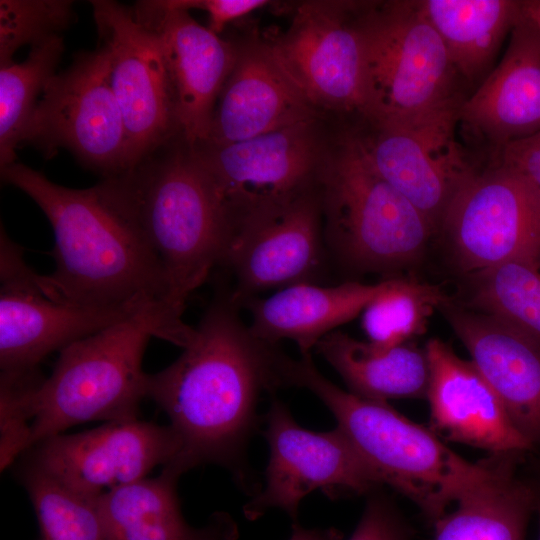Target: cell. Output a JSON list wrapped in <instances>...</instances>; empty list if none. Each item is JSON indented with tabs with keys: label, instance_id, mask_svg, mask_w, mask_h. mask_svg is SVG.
I'll return each mask as SVG.
<instances>
[{
	"label": "cell",
	"instance_id": "obj_1",
	"mask_svg": "<svg viewBox=\"0 0 540 540\" xmlns=\"http://www.w3.org/2000/svg\"><path fill=\"white\" fill-rule=\"evenodd\" d=\"M229 288H220L191 342L168 367L147 374L146 397L167 414L179 449L163 470L180 477L201 464L246 484L244 455L262 392L285 388L288 356L253 334Z\"/></svg>",
	"mask_w": 540,
	"mask_h": 540
},
{
	"label": "cell",
	"instance_id": "obj_2",
	"mask_svg": "<svg viewBox=\"0 0 540 540\" xmlns=\"http://www.w3.org/2000/svg\"><path fill=\"white\" fill-rule=\"evenodd\" d=\"M1 179L27 194L54 234L55 270L43 276L53 299L82 306L128 307L165 322L182 319L150 246L111 179L89 188L58 185L19 162Z\"/></svg>",
	"mask_w": 540,
	"mask_h": 540
},
{
	"label": "cell",
	"instance_id": "obj_3",
	"mask_svg": "<svg viewBox=\"0 0 540 540\" xmlns=\"http://www.w3.org/2000/svg\"><path fill=\"white\" fill-rule=\"evenodd\" d=\"M108 179L160 264L170 306L182 315L188 297L222 265L232 238L214 181L179 134Z\"/></svg>",
	"mask_w": 540,
	"mask_h": 540
},
{
	"label": "cell",
	"instance_id": "obj_4",
	"mask_svg": "<svg viewBox=\"0 0 540 540\" xmlns=\"http://www.w3.org/2000/svg\"><path fill=\"white\" fill-rule=\"evenodd\" d=\"M286 382L315 394L383 484L412 501L431 523L492 471L493 462L467 461L430 427L411 421L387 402L341 389L323 376L311 354L289 358Z\"/></svg>",
	"mask_w": 540,
	"mask_h": 540
},
{
	"label": "cell",
	"instance_id": "obj_5",
	"mask_svg": "<svg viewBox=\"0 0 540 540\" xmlns=\"http://www.w3.org/2000/svg\"><path fill=\"white\" fill-rule=\"evenodd\" d=\"M318 186L329 257L350 271L391 273L411 266L435 233L372 168L352 128L330 142Z\"/></svg>",
	"mask_w": 540,
	"mask_h": 540
},
{
	"label": "cell",
	"instance_id": "obj_6",
	"mask_svg": "<svg viewBox=\"0 0 540 540\" xmlns=\"http://www.w3.org/2000/svg\"><path fill=\"white\" fill-rule=\"evenodd\" d=\"M151 337L167 341L165 326L139 314L62 349L32 394L26 450L83 422L136 420L146 397L142 360Z\"/></svg>",
	"mask_w": 540,
	"mask_h": 540
},
{
	"label": "cell",
	"instance_id": "obj_7",
	"mask_svg": "<svg viewBox=\"0 0 540 540\" xmlns=\"http://www.w3.org/2000/svg\"><path fill=\"white\" fill-rule=\"evenodd\" d=\"M364 56L360 118L393 122L460 107L463 81L420 0L355 1Z\"/></svg>",
	"mask_w": 540,
	"mask_h": 540
},
{
	"label": "cell",
	"instance_id": "obj_8",
	"mask_svg": "<svg viewBox=\"0 0 540 540\" xmlns=\"http://www.w3.org/2000/svg\"><path fill=\"white\" fill-rule=\"evenodd\" d=\"M329 144L318 118L240 142L202 143L193 149L226 205L233 238L248 222L316 187Z\"/></svg>",
	"mask_w": 540,
	"mask_h": 540
},
{
	"label": "cell",
	"instance_id": "obj_9",
	"mask_svg": "<svg viewBox=\"0 0 540 540\" xmlns=\"http://www.w3.org/2000/svg\"><path fill=\"white\" fill-rule=\"evenodd\" d=\"M22 143L34 145L45 156L65 148L104 179L130 170L126 129L102 45L77 54L67 69L51 78Z\"/></svg>",
	"mask_w": 540,
	"mask_h": 540
},
{
	"label": "cell",
	"instance_id": "obj_10",
	"mask_svg": "<svg viewBox=\"0 0 540 540\" xmlns=\"http://www.w3.org/2000/svg\"><path fill=\"white\" fill-rule=\"evenodd\" d=\"M439 230L465 272L516 260L540 264V199L521 174L497 158L462 183Z\"/></svg>",
	"mask_w": 540,
	"mask_h": 540
},
{
	"label": "cell",
	"instance_id": "obj_11",
	"mask_svg": "<svg viewBox=\"0 0 540 540\" xmlns=\"http://www.w3.org/2000/svg\"><path fill=\"white\" fill-rule=\"evenodd\" d=\"M460 107L393 122L361 119L352 128L372 168L439 231L462 183L478 167L455 137Z\"/></svg>",
	"mask_w": 540,
	"mask_h": 540
},
{
	"label": "cell",
	"instance_id": "obj_12",
	"mask_svg": "<svg viewBox=\"0 0 540 540\" xmlns=\"http://www.w3.org/2000/svg\"><path fill=\"white\" fill-rule=\"evenodd\" d=\"M264 436L270 451L265 486L244 506L249 520L272 508L296 519L302 499L317 489L329 495L367 494L384 485L340 428L305 429L279 400L272 402L266 415Z\"/></svg>",
	"mask_w": 540,
	"mask_h": 540
},
{
	"label": "cell",
	"instance_id": "obj_13",
	"mask_svg": "<svg viewBox=\"0 0 540 540\" xmlns=\"http://www.w3.org/2000/svg\"><path fill=\"white\" fill-rule=\"evenodd\" d=\"M139 314L150 313L128 307L82 306L51 298L44 290L42 275L28 267L22 247L1 227V372L35 369L52 352Z\"/></svg>",
	"mask_w": 540,
	"mask_h": 540
},
{
	"label": "cell",
	"instance_id": "obj_14",
	"mask_svg": "<svg viewBox=\"0 0 540 540\" xmlns=\"http://www.w3.org/2000/svg\"><path fill=\"white\" fill-rule=\"evenodd\" d=\"M281 69L321 114L362 113L364 56L355 1H309L266 41Z\"/></svg>",
	"mask_w": 540,
	"mask_h": 540
},
{
	"label": "cell",
	"instance_id": "obj_15",
	"mask_svg": "<svg viewBox=\"0 0 540 540\" xmlns=\"http://www.w3.org/2000/svg\"><path fill=\"white\" fill-rule=\"evenodd\" d=\"M91 5L108 54L132 168L179 134L166 65L158 38L138 21L132 8L110 0H93Z\"/></svg>",
	"mask_w": 540,
	"mask_h": 540
},
{
	"label": "cell",
	"instance_id": "obj_16",
	"mask_svg": "<svg viewBox=\"0 0 540 540\" xmlns=\"http://www.w3.org/2000/svg\"><path fill=\"white\" fill-rule=\"evenodd\" d=\"M328 259L317 185L240 228L222 265L233 275L230 296L241 308L247 300L271 289L317 284Z\"/></svg>",
	"mask_w": 540,
	"mask_h": 540
},
{
	"label": "cell",
	"instance_id": "obj_17",
	"mask_svg": "<svg viewBox=\"0 0 540 540\" xmlns=\"http://www.w3.org/2000/svg\"><path fill=\"white\" fill-rule=\"evenodd\" d=\"M178 449L170 425L136 419L48 437L26 450L21 460L78 494L96 499L146 478L156 466L170 464Z\"/></svg>",
	"mask_w": 540,
	"mask_h": 540
},
{
	"label": "cell",
	"instance_id": "obj_18",
	"mask_svg": "<svg viewBox=\"0 0 540 540\" xmlns=\"http://www.w3.org/2000/svg\"><path fill=\"white\" fill-rule=\"evenodd\" d=\"M132 11L159 40L180 136L191 147L205 143L237 46L167 1H138Z\"/></svg>",
	"mask_w": 540,
	"mask_h": 540
},
{
	"label": "cell",
	"instance_id": "obj_19",
	"mask_svg": "<svg viewBox=\"0 0 540 540\" xmlns=\"http://www.w3.org/2000/svg\"><path fill=\"white\" fill-rule=\"evenodd\" d=\"M426 398L430 428L446 440L495 455H519L533 445L513 424L500 399L471 360L440 339H430Z\"/></svg>",
	"mask_w": 540,
	"mask_h": 540
},
{
	"label": "cell",
	"instance_id": "obj_20",
	"mask_svg": "<svg viewBox=\"0 0 540 540\" xmlns=\"http://www.w3.org/2000/svg\"><path fill=\"white\" fill-rule=\"evenodd\" d=\"M458 124L496 152L540 132V35L525 10L500 62L461 104Z\"/></svg>",
	"mask_w": 540,
	"mask_h": 540
},
{
	"label": "cell",
	"instance_id": "obj_21",
	"mask_svg": "<svg viewBox=\"0 0 540 540\" xmlns=\"http://www.w3.org/2000/svg\"><path fill=\"white\" fill-rule=\"evenodd\" d=\"M513 424L540 445V347L513 328L447 298L439 307Z\"/></svg>",
	"mask_w": 540,
	"mask_h": 540
},
{
	"label": "cell",
	"instance_id": "obj_22",
	"mask_svg": "<svg viewBox=\"0 0 540 540\" xmlns=\"http://www.w3.org/2000/svg\"><path fill=\"white\" fill-rule=\"evenodd\" d=\"M320 116L281 69L266 41L251 40L237 46L205 143L240 142Z\"/></svg>",
	"mask_w": 540,
	"mask_h": 540
},
{
	"label": "cell",
	"instance_id": "obj_23",
	"mask_svg": "<svg viewBox=\"0 0 540 540\" xmlns=\"http://www.w3.org/2000/svg\"><path fill=\"white\" fill-rule=\"evenodd\" d=\"M347 281L335 286L303 283L267 297H254L242 304L251 315L249 325L257 337L271 343L294 341L301 355L311 350L327 334L358 314L387 286Z\"/></svg>",
	"mask_w": 540,
	"mask_h": 540
},
{
	"label": "cell",
	"instance_id": "obj_24",
	"mask_svg": "<svg viewBox=\"0 0 540 540\" xmlns=\"http://www.w3.org/2000/svg\"><path fill=\"white\" fill-rule=\"evenodd\" d=\"M179 477L162 471L120 486L99 498L109 540H235L237 526L228 514L216 513L201 528L182 516L176 492Z\"/></svg>",
	"mask_w": 540,
	"mask_h": 540
},
{
	"label": "cell",
	"instance_id": "obj_25",
	"mask_svg": "<svg viewBox=\"0 0 540 540\" xmlns=\"http://www.w3.org/2000/svg\"><path fill=\"white\" fill-rule=\"evenodd\" d=\"M353 394L374 401L426 397L429 365L425 349L402 344L384 348L333 331L316 345Z\"/></svg>",
	"mask_w": 540,
	"mask_h": 540
},
{
	"label": "cell",
	"instance_id": "obj_26",
	"mask_svg": "<svg viewBox=\"0 0 540 540\" xmlns=\"http://www.w3.org/2000/svg\"><path fill=\"white\" fill-rule=\"evenodd\" d=\"M462 80H483L524 11V0H420Z\"/></svg>",
	"mask_w": 540,
	"mask_h": 540
},
{
	"label": "cell",
	"instance_id": "obj_27",
	"mask_svg": "<svg viewBox=\"0 0 540 540\" xmlns=\"http://www.w3.org/2000/svg\"><path fill=\"white\" fill-rule=\"evenodd\" d=\"M513 456L500 455L490 475L433 523V540L525 539L536 492L515 476Z\"/></svg>",
	"mask_w": 540,
	"mask_h": 540
},
{
	"label": "cell",
	"instance_id": "obj_28",
	"mask_svg": "<svg viewBox=\"0 0 540 540\" xmlns=\"http://www.w3.org/2000/svg\"><path fill=\"white\" fill-rule=\"evenodd\" d=\"M64 51L61 35L30 46L21 62L0 66V169L16 162V149Z\"/></svg>",
	"mask_w": 540,
	"mask_h": 540
},
{
	"label": "cell",
	"instance_id": "obj_29",
	"mask_svg": "<svg viewBox=\"0 0 540 540\" xmlns=\"http://www.w3.org/2000/svg\"><path fill=\"white\" fill-rule=\"evenodd\" d=\"M474 310L490 315L540 347V266L509 261L474 273Z\"/></svg>",
	"mask_w": 540,
	"mask_h": 540
},
{
	"label": "cell",
	"instance_id": "obj_30",
	"mask_svg": "<svg viewBox=\"0 0 540 540\" xmlns=\"http://www.w3.org/2000/svg\"><path fill=\"white\" fill-rule=\"evenodd\" d=\"M17 477L33 505L40 540H109L97 500L20 460Z\"/></svg>",
	"mask_w": 540,
	"mask_h": 540
},
{
	"label": "cell",
	"instance_id": "obj_31",
	"mask_svg": "<svg viewBox=\"0 0 540 540\" xmlns=\"http://www.w3.org/2000/svg\"><path fill=\"white\" fill-rule=\"evenodd\" d=\"M448 297L439 286L390 278L386 288L362 312L368 341L390 348L421 334L429 316Z\"/></svg>",
	"mask_w": 540,
	"mask_h": 540
},
{
	"label": "cell",
	"instance_id": "obj_32",
	"mask_svg": "<svg viewBox=\"0 0 540 540\" xmlns=\"http://www.w3.org/2000/svg\"><path fill=\"white\" fill-rule=\"evenodd\" d=\"M74 18L68 0H1L0 66L14 61L20 47L60 35Z\"/></svg>",
	"mask_w": 540,
	"mask_h": 540
},
{
	"label": "cell",
	"instance_id": "obj_33",
	"mask_svg": "<svg viewBox=\"0 0 540 540\" xmlns=\"http://www.w3.org/2000/svg\"><path fill=\"white\" fill-rule=\"evenodd\" d=\"M43 378L37 368L0 374L1 470L26 451L32 423L31 397Z\"/></svg>",
	"mask_w": 540,
	"mask_h": 540
},
{
	"label": "cell",
	"instance_id": "obj_34",
	"mask_svg": "<svg viewBox=\"0 0 540 540\" xmlns=\"http://www.w3.org/2000/svg\"><path fill=\"white\" fill-rule=\"evenodd\" d=\"M348 540H409L407 528L391 503L374 496L366 504Z\"/></svg>",
	"mask_w": 540,
	"mask_h": 540
},
{
	"label": "cell",
	"instance_id": "obj_35",
	"mask_svg": "<svg viewBox=\"0 0 540 540\" xmlns=\"http://www.w3.org/2000/svg\"><path fill=\"white\" fill-rule=\"evenodd\" d=\"M178 9H199L209 16L208 28L219 35L225 26L268 4L265 0H167Z\"/></svg>",
	"mask_w": 540,
	"mask_h": 540
},
{
	"label": "cell",
	"instance_id": "obj_36",
	"mask_svg": "<svg viewBox=\"0 0 540 540\" xmlns=\"http://www.w3.org/2000/svg\"><path fill=\"white\" fill-rule=\"evenodd\" d=\"M496 158L521 174L540 199V132L505 145Z\"/></svg>",
	"mask_w": 540,
	"mask_h": 540
},
{
	"label": "cell",
	"instance_id": "obj_37",
	"mask_svg": "<svg viewBox=\"0 0 540 540\" xmlns=\"http://www.w3.org/2000/svg\"><path fill=\"white\" fill-rule=\"evenodd\" d=\"M340 534L335 529H307L294 525L289 540H339Z\"/></svg>",
	"mask_w": 540,
	"mask_h": 540
},
{
	"label": "cell",
	"instance_id": "obj_38",
	"mask_svg": "<svg viewBox=\"0 0 540 540\" xmlns=\"http://www.w3.org/2000/svg\"><path fill=\"white\" fill-rule=\"evenodd\" d=\"M524 10L535 23L540 35V0H524Z\"/></svg>",
	"mask_w": 540,
	"mask_h": 540
},
{
	"label": "cell",
	"instance_id": "obj_39",
	"mask_svg": "<svg viewBox=\"0 0 540 540\" xmlns=\"http://www.w3.org/2000/svg\"><path fill=\"white\" fill-rule=\"evenodd\" d=\"M535 511H537L538 514V538L537 540H540V494L536 493V504H535Z\"/></svg>",
	"mask_w": 540,
	"mask_h": 540
},
{
	"label": "cell",
	"instance_id": "obj_40",
	"mask_svg": "<svg viewBox=\"0 0 540 540\" xmlns=\"http://www.w3.org/2000/svg\"><path fill=\"white\" fill-rule=\"evenodd\" d=\"M540 265V264H539Z\"/></svg>",
	"mask_w": 540,
	"mask_h": 540
}]
</instances>
